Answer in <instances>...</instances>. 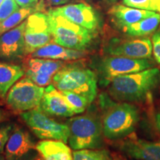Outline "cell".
I'll return each mask as SVG.
<instances>
[{
  "label": "cell",
  "instance_id": "obj_1",
  "mask_svg": "<svg viewBox=\"0 0 160 160\" xmlns=\"http://www.w3.org/2000/svg\"><path fill=\"white\" fill-rule=\"evenodd\" d=\"M159 80L160 70L151 68L114 78L110 82L109 93L120 102H141L157 87Z\"/></svg>",
  "mask_w": 160,
  "mask_h": 160
},
{
  "label": "cell",
  "instance_id": "obj_2",
  "mask_svg": "<svg viewBox=\"0 0 160 160\" xmlns=\"http://www.w3.org/2000/svg\"><path fill=\"white\" fill-rule=\"evenodd\" d=\"M60 91H71L87 98L92 103L97 95V77L81 63L66 64L52 80Z\"/></svg>",
  "mask_w": 160,
  "mask_h": 160
},
{
  "label": "cell",
  "instance_id": "obj_3",
  "mask_svg": "<svg viewBox=\"0 0 160 160\" xmlns=\"http://www.w3.org/2000/svg\"><path fill=\"white\" fill-rule=\"evenodd\" d=\"M53 42L67 48L85 51L94 39V32L72 22L50 9L48 13Z\"/></svg>",
  "mask_w": 160,
  "mask_h": 160
},
{
  "label": "cell",
  "instance_id": "obj_4",
  "mask_svg": "<svg viewBox=\"0 0 160 160\" xmlns=\"http://www.w3.org/2000/svg\"><path fill=\"white\" fill-rule=\"evenodd\" d=\"M139 120V112L135 105L128 102L111 104L102 120L104 137L111 140L127 137L133 133Z\"/></svg>",
  "mask_w": 160,
  "mask_h": 160
},
{
  "label": "cell",
  "instance_id": "obj_5",
  "mask_svg": "<svg viewBox=\"0 0 160 160\" xmlns=\"http://www.w3.org/2000/svg\"><path fill=\"white\" fill-rule=\"evenodd\" d=\"M70 135L68 143L74 151L93 149L101 147L102 142V125L99 118L93 113L77 116L68 119Z\"/></svg>",
  "mask_w": 160,
  "mask_h": 160
},
{
  "label": "cell",
  "instance_id": "obj_6",
  "mask_svg": "<svg viewBox=\"0 0 160 160\" xmlns=\"http://www.w3.org/2000/svg\"><path fill=\"white\" fill-rule=\"evenodd\" d=\"M45 88L27 77L20 79L9 90L6 96V105L14 113H21L37 108L44 94Z\"/></svg>",
  "mask_w": 160,
  "mask_h": 160
},
{
  "label": "cell",
  "instance_id": "obj_7",
  "mask_svg": "<svg viewBox=\"0 0 160 160\" xmlns=\"http://www.w3.org/2000/svg\"><path fill=\"white\" fill-rule=\"evenodd\" d=\"M20 115L26 125L39 139L60 140L65 143L68 142L70 131L67 124L55 121L39 108Z\"/></svg>",
  "mask_w": 160,
  "mask_h": 160
},
{
  "label": "cell",
  "instance_id": "obj_8",
  "mask_svg": "<svg viewBox=\"0 0 160 160\" xmlns=\"http://www.w3.org/2000/svg\"><path fill=\"white\" fill-rule=\"evenodd\" d=\"M26 55L32 53L53 41L48 16L42 12H34L26 19L25 29Z\"/></svg>",
  "mask_w": 160,
  "mask_h": 160
},
{
  "label": "cell",
  "instance_id": "obj_9",
  "mask_svg": "<svg viewBox=\"0 0 160 160\" xmlns=\"http://www.w3.org/2000/svg\"><path fill=\"white\" fill-rule=\"evenodd\" d=\"M153 64L148 59L111 56L104 58L100 62L99 71L105 82H111V80L119 76L137 73L153 68Z\"/></svg>",
  "mask_w": 160,
  "mask_h": 160
},
{
  "label": "cell",
  "instance_id": "obj_10",
  "mask_svg": "<svg viewBox=\"0 0 160 160\" xmlns=\"http://www.w3.org/2000/svg\"><path fill=\"white\" fill-rule=\"evenodd\" d=\"M36 145L28 131L14 125L6 144L5 157L7 160H36L39 157Z\"/></svg>",
  "mask_w": 160,
  "mask_h": 160
},
{
  "label": "cell",
  "instance_id": "obj_11",
  "mask_svg": "<svg viewBox=\"0 0 160 160\" xmlns=\"http://www.w3.org/2000/svg\"><path fill=\"white\" fill-rule=\"evenodd\" d=\"M26 19L14 28L0 36V60L8 62L19 61L25 57Z\"/></svg>",
  "mask_w": 160,
  "mask_h": 160
},
{
  "label": "cell",
  "instance_id": "obj_12",
  "mask_svg": "<svg viewBox=\"0 0 160 160\" xmlns=\"http://www.w3.org/2000/svg\"><path fill=\"white\" fill-rule=\"evenodd\" d=\"M65 65L61 60L31 57L24 66L25 75L39 86H48L54 75Z\"/></svg>",
  "mask_w": 160,
  "mask_h": 160
},
{
  "label": "cell",
  "instance_id": "obj_13",
  "mask_svg": "<svg viewBox=\"0 0 160 160\" xmlns=\"http://www.w3.org/2000/svg\"><path fill=\"white\" fill-rule=\"evenodd\" d=\"M106 52L116 57L149 59L153 52V46L149 38H137L128 40L113 39L106 48Z\"/></svg>",
  "mask_w": 160,
  "mask_h": 160
},
{
  "label": "cell",
  "instance_id": "obj_14",
  "mask_svg": "<svg viewBox=\"0 0 160 160\" xmlns=\"http://www.w3.org/2000/svg\"><path fill=\"white\" fill-rule=\"evenodd\" d=\"M52 10L72 22L93 32L97 31L99 27L100 19L99 14L88 4H70Z\"/></svg>",
  "mask_w": 160,
  "mask_h": 160
},
{
  "label": "cell",
  "instance_id": "obj_15",
  "mask_svg": "<svg viewBox=\"0 0 160 160\" xmlns=\"http://www.w3.org/2000/svg\"><path fill=\"white\" fill-rule=\"evenodd\" d=\"M38 108L50 117L68 118L75 114L62 93L56 88L52 84L45 88Z\"/></svg>",
  "mask_w": 160,
  "mask_h": 160
},
{
  "label": "cell",
  "instance_id": "obj_16",
  "mask_svg": "<svg viewBox=\"0 0 160 160\" xmlns=\"http://www.w3.org/2000/svg\"><path fill=\"white\" fill-rule=\"evenodd\" d=\"M119 149L137 160H160V142H158L131 138L122 142Z\"/></svg>",
  "mask_w": 160,
  "mask_h": 160
},
{
  "label": "cell",
  "instance_id": "obj_17",
  "mask_svg": "<svg viewBox=\"0 0 160 160\" xmlns=\"http://www.w3.org/2000/svg\"><path fill=\"white\" fill-rule=\"evenodd\" d=\"M155 13L154 11L138 9L120 4L113 5L109 11L113 21L122 29L154 14Z\"/></svg>",
  "mask_w": 160,
  "mask_h": 160
},
{
  "label": "cell",
  "instance_id": "obj_18",
  "mask_svg": "<svg viewBox=\"0 0 160 160\" xmlns=\"http://www.w3.org/2000/svg\"><path fill=\"white\" fill-rule=\"evenodd\" d=\"M85 51L67 48L56 43H48V45L37 50L30 56L33 58L71 61V60L82 59L85 57Z\"/></svg>",
  "mask_w": 160,
  "mask_h": 160
},
{
  "label": "cell",
  "instance_id": "obj_19",
  "mask_svg": "<svg viewBox=\"0 0 160 160\" xmlns=\"http://www.w3.org/2000/svg\"><path fill=\"white\" fill-rule=\"evenodd\" d=\"M60 140L44 139L37 144L42 160H73L71 148Z\"/></svg>",
  "mask_w": 160,
  "mask_h": 160
},
{
  "label": "cell",
  "instance_id": "obj_20",
  "mask_svg": "<svg viewBox=\"0 0 160 160\" xmlns=\"http://www.w3.org/2000/svg\"><path fill=\"white\" fill-rule=\"evenodd\" d=\"M25 75L24 68L19 65L0 62V99H5L12 86Z\"/></svg>",
  "mask_w": 160,
  "mask_h": 160
},
{
  "label": "cell",
  "instance_id": "obj_21",
  "mask_svg": "<svg viewBox=\"0 0 160 160\" xmlns=\"http://www.w3.org/2000/svg\"><path fill=\"white\" fill-rule=\"evenodd\" d=\"M160 24V15L154 14L140 20L122 29L128 35L134 37H142L153 33Z\"/></svg>",
  "mask_w": 160,
  "mask_h": 160
},
{
  "label": "cell",
  "instance_id": "obj_22",
  "mask_svg": "<svg viewBox=\"0 0 160 160\" xmlns=\"http://www.w3.org/2000/svg\"><path fill=\"white\" fill-rule=\"evenodd\" d=\"M37 6L31 8H19L13 14H11L9 17H8L3 22H2L0 23V36L20 25L25 21L26 18L28 17L33 13L39 11L41 7L39 8Z\"/></svg>",
  "mask_w": 160,
  "mask_h": 160
},
{
  "label": "cell",
  "instance_id": "obj_23",
  "mask_svg": "<svg viewBox=\"0 0 160 160\" xmlns=\"http://www.w3.org/2000/svg\"><path fill=\"white\" fill-rule=\"evenodd\" d=\"M73 160H113L110 153L106 150L82 149L73 152Z\"/></svg>",
  "mask_w": 160,
  "mask_h": 160
},
{
  "label": "cell",
  "instance_id": "obj_24",
  "mask_svg": "<svg viewBox=\"0 0 160 160\" xmlns=\"http://www.w3.org/2000/svg\"><path fill=\"white\" fill-rule=\"evenodd\" d=\"M66 101L71 106L75 114L82 113L87 109L91 102L87 98L71 91H61Z\"/></svg>",
  "mask_w": 160,
  "mask_h": 160
},
{
  "label": "cell",
  "instance_id": "obj_25",
  "mask_svg": "<svg viewBox=\"0 0 160 160\" xmlns=\"http://www.w3.org/2000/svg\"><path fill=\"white\" fill-rule=\"evenodd\" d=\"M125 5L135 8L150 11H158L160 10V0H122Z\"/></svg>",
  "mask_w": 160,
  "mask_h": 160
},
{
  "label": "cell",
  "instance_id": "obj_26",
  "mask_svg": "<svg viewBox=\"0 0 160 160\" xmlns=\"http://www.w3.org/2000/svg\"><path fill=\"white\" fill-rule=\"evenodd\" d=\"M16 0H3L0 5V23L19 9Z\"/></svg>",
  "mask_w": 160,
  "mask_h": 160
},
{
  "label": "cell",
  "instance_id": "obj_27",
  "mask_svg": "<svg viewBox=\"0 0 160 160\" xmlns=\"http://www.w3.org/2000/svg\"><path fill=\"white\" fill-rule=\"evenodd\" d=\"M14 125V124L11 122L0 124V154L5 151L6 144L11 137Z\"/></svg>",
  "mask_w": 160,
  "mask_h": 160
},
{
  "label": "cell",
  "instance_id": "obj_28",
  "mask_svg": "<svg viewBox=\"0 0 160 160\" xmlns=\"http://www.w3.org/2000/svg\"><path fill=\"white\" fill-rule=\"evenodd\" d=\"M153 57L157 62L160 65V31L156 33L152 37Z\"/></svg>",
  "mask_w": 160,
  "mask_h": 160
},
{
  "label": "cell",
  "instance_id": "obj_29",
  "mask_svg": "<svg viewBox=\"0 0 160 160\" xmlns=\"http://www.w3.org/2000/svg\"><path fill=\"white\" fill-rule=\"evenodd\" d=\"M16 2L21 8L36 7L38 3V0H16Z\"/></svg>",
  "mask_w": 160,
  "mask_h": 160
},
{
  "label": "cell",
  "instance_id": "obj_30",
  "mask_svg": "<svg viewBox=\"0 0 160 160\" xmlns=\"http://www.w3.org/2000/svg\"><path fill=\"white\" fill-rule=\"evenodd\" d=\"M10 113L2 108L0 107V124L5 122L9 119Z\"/></svg>",
  "mask_w": 160,
  "mask_h": 160
},
{
  "label": "cell",
  "instance_id": "obj_31",
  "mask_svg": "<svg viewBox=\"0 0 160 160\" xmlns=\"http://www.w3.org/2000/svg\"><path fill=\"white\" fill-rule=\"evenodd\" d=\"M72 0H47L48 3L51 5L54 6H59V5H63L65 4L69 3Z\"/></svg>",
  "mask_w": 160,
  "mask_h": 160
},
{
  "label": "cell",
  "instance_id": "obj_32",
  "mask_svg": "<svg viewBox=\"0 0 160 160\" xmlns=\"http://www.w3.org/2000/svg\"><path fill=\"white\" fill-rule=\"evenodd\" d=\"M156 125H157L158 131H159L160 133V111L157 113V116H156Z\"/></svg>",
  "mask_w": 160,
  "mask_h": 160
},
{
  "label": "cell",
  "instance_id": "obj_33",
  "mask_svg": "<svg viewBox=\"0 0 160 160\" xmlns=\"http://www.w3.org/2000/svg\"><path fill=\"white\" fill-rule=\"evenodd\" d=\"M105 1L108 3H114L117 1V0H105Z\"/></svg>",
  "mask_w": 160,
  "mask_h": 160
},
{
  "label": "cell",
  "instance_id": "obj_34",
  "mask_svg": "<svg viewBox=\"0 0 160 160\" xmlns=\"http://www.w3.org/2000/svg\"><path fill=\"white\" fill-rule=\"evenodd\" d=\"M0 160H7V159H6V158H5V156L0 154Z\"/></svg>",
  "mask_w": 160,
  "mask_h": 160
},
{
  "label": "cell",
  "instance_id": "obj_35",
  "mask_svg": "<svg viewBox=\"0 0 160 160\" xmlns=\"http://www.w3.org/2000/svg\"><path fill=\"white\" fill-rule=\"evenodd\" d=\"M36 160H42V158H38V159H36Z\"/></svg>",
  "mask_w": 160,
  "mask_h": 160
},
{
  "label": "cell",
  "instance_id": "obj_36",
  "mask_svg": "<svg viewBox=\"0 0 160 160\" xmlns=\"http://www.w3.org/2000/svg\"><path fill=\"white\" fill-rule=\"evenodd\" d=\"M2 1H3V0H0V5H1V4H2Z\"/></svg>",
  "mask_w": 160,
  "mask_h": 160
},
{
  "label": "cell",
  "instance_id": "obj_37",
  "mask_svg": "<svg viewBox=\"0 0 160 160\" xmlns=\"http://www.w3.org/2000/svg\"><path fill=\"white\" fill-rule=\"evenodd\" d=\"M159 13H160V10H159ZM160 15V14H159Z\"/></svg>",
  "mask_w": 160,
  "mask_h": 160
},
{
  "label": "cell",
  "instance_id": "obj_38",
  "mask_svg": "<svg viewBox=\"0 0 160 160\" xmlns=\"http://www.w3.org/2000/svg\"></svg>",
  "mask_w": 160,
  "mask_h": 160
}]
</instances>
